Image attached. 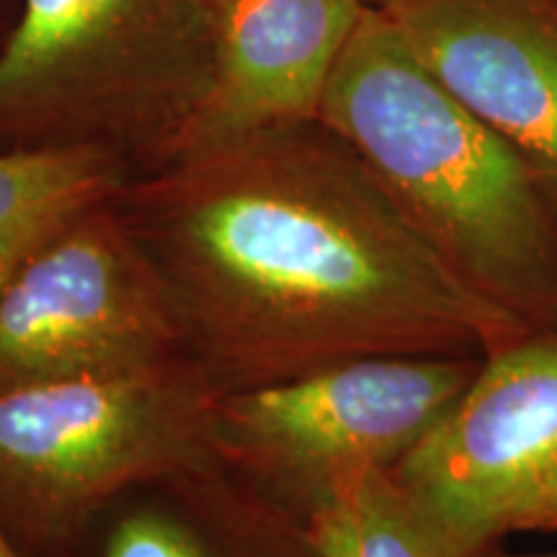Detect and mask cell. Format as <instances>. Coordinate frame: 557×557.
I'll list each match as a JSON object with an SVG mask.
<instances>
[{
  "mask_svg": "<svg viewBox=\"0 0 557 557\" xmlns=\"http://www.w3.org/2000/svg\"><path fill=\"white\" fill-rule=\"evenodd\" d=\"M389 472L480 555L527 534L557 496V333L483 357L468 389Z\"/></svg>",
  "mask_w": 557,
  "mask_h": 557,
  "instance_id": "obj_7",
  "label": "cell"
},
{
  "mask_svg": "<svg viewBox=\"0 0 557 557\" xmlns=\"http://www.w3.org/2000/svg\"><path fill=\"white\" fill-rule=\"evenodd\" d=\"M380 11L557 207V0H398Z\"/></svg>",
  "mask_w": 557,
  "mask_h": 557,
  "instance_id": "obj_8",
  "label": "cell"
},
{
  "mask_svg": "<svg viewBox=\"0 0 557 557\" xmlns=\"http://www.w3.org/2000/svg\"><path fill=\"white\" fill-rule=\"evenodd\" d=\"M369 3H372V5H374V9H387V5L398 3V0H369Z\"/></svg>",
  "mask_w": 557,
  "mask_h": 557,
  "instance_id": "obj_17",
  "label": "cell"
},
{
  "mask_svg": "<svg viewBox=\"0 0 557 557\" xmlns=\"http://www.w3.org/2000/svg\"><path fill=\"white\" fill-rule=\"evenodd\" d=\"M11 18H13V13H5V11H3V5H0V39H3L5 29H9Z\"/></svg>",
  "mask_w": 557,
  "mask_h": 557,
  "instance_id": "obj_16",
  "label": "cell"
},
{
  "mask_svg": "<svg viewBox=\"0 0 557 557\" xmlns=\"http://www.w3.org/2000/svg\"><path fill=\"white\" fill-rule=\"evenodd\" d=\"M487 557H557V547L555 549H508L506 545H500Z\"/></svg>",
  "mask_w": 557,
  "mask_h": 557,
  "instance_id": "obj_14",
  "label": "cell"
},
{
  "mask_svg": "<svg viewBox=\"0 0 557 557\" xmlns=\"http://www.w3.org/2000/svg\"><path fill=\"white\" fill-rule=\"evenodd\" d=\"M220 389L189 354L0 387V527L62 557L103 508L218 457Z\"/></svg>",
  "mask_w": 557,
  "mask_h": 557,
  "instance_id": "obj_4",
  "label": "cell"
},
{
  "mask_svg": "<svg viewBox=\"0 0 557 557\" xmlns=\"http://www.w3.org/2000/svg\"><path fill=\"white\" fill-rule=\"evenodd\" d=\"M472 354H385L220 398L218 457L310 517L344 480L393 470L475 380Z\"/></svg>",
  "mask_w": 557,
  "mask_h": 557,
  "instance_id": "obj_5",
  "label": "cell"
},
{
  "mask_svg": "<svg viewBox=\"0 0 557 557\" xmlns=\"http://www.w3.org/2000/svg\"><path fill=\"white\" fill-rule=\"evenodd\" d=\"M114 199L75 218L0 284V387L186 354L169 287Z\"/></svg>",
  "mask_w": 557,
  "mask_h": 557,
  "instance_id": "obj_6",
  "label": "cell"
},
{
  "mask_svg": "<svg viewBox=\"0 0 557 557\" xmlns=\"http://www.w3.org/2000/svg\"><path fill=\"white\" fill-rule=\"evenodd\" d=\"M534 532H557V496L540 508V513L529 521L527 534Z\"/></svg>",
  "mask_w": 557,
  "mask_h": 557,
  "instance_id": "obj_13",
  "label": "cell"
},
{
  "mask_svg": "<svg viewBox=\"0 0 557 557\" xmlns=\"http://www.w3.org/2000/svg\"><path fill=\"white\" fill-rule=\"evenodd\" d=\"M209 78L205 0H13L0 150L88 145L156 171L178 156Z\"/></svg>",
  "mask_w": 557,
  "mask_h": 557,
  "instance_id": "obj_3",
  "label": "cell"
},
{
  "mask_svg": "<svg viewBox=\"0 0 557 557\" xmlns=\"http://www.w3.org/2000/svg\"><path fill=\"white\" fill-rule=\"evenodd\" d=\"M62 557H325L295 513L220 457L135 487Z\"/></svg>",
  "mask_w": 557,
  "mask_h": 557,
  "instance_id": "obj_10",
  "label": "cell"
},
{
  "mask_svg": "<svg viewBox=\"0 0 557 557\" xmlns=\"http://www.w3.org/2000/svg\"><path fill=\"white\" fill-rule=\"evenodd\" d=\"M318 120L380 181L451 274L524 333H557V207L504 137L369 5Z\"/></svg>",
  "mask_w": 557,
  "mask_h": 557,
  "instance_id": "obj_2",
  "label": "cell"
},
{
  "mask_svg": "<svg viewBox=\"0 0 557 557\" xmlns=\"http://www.w3.org/2000/svg\"><path fill=\"white\" fill-rule=\"evenodd\" d=\"M0 557H24L16 549V545L9 540V534L3 532V527H0Z\"/></svg>",
  "mask_w": 557,
  "mask_h": 557,
  "instance_id": "obj_15",
  "label": "cell"
},
{
  "mask_svg": "<svg viewBox=\"0 0 557 557\" xmlns=\"http://www.w3.org/2000/svg\"><path fill=\"white\" fill-rule=\"evenodd\" d=\"M302 524L325 557H487L423 511L389 470L344 480Z\"/></svg>",
  "mask_w": 557,
  "mask_h": 557,
  "instance_id": "obj_12",
  "label": "cell"
},
{
  "mask_svg": "<svg viewBox=\"0 0 557 557\" xmlns=\"http://www.w3.org/2000/svg\"><path fill=\"white\" fill-rule=\"evenodd\" d=\"M135 176L116 152L88 145L0 150V284L34 250Z\"/></svg>",
  "mask_w": 557,
  "mask_h": 557,
  "instance_id": "obj_11",
  "label": "cell"
},
{
  "mask_svg": "<svg viewBox=\"0 0 557 557\" xmlns=\"http://www.w3.org/2000/svg\"><path fill=\"white\" fill-rule=\"evenodd\" d=\"M369 0H205L212 78L178 156L318 120ZM173 158V160H176Z\"/></svg>",
  "mask_w": 557,
  "mask_h": 557,
  "instance_id": "obj_9",
  "label": "cell"
},
{
  "mask_svg": "<svg viewBox=\"0 0 557 557\" xmlns=\"http://www.w3.org/2000/svg\"><path fill=\"white\" fill-rule=\"evenodd\" d=\"M114 205L220 395L385 354L487 357L532 336L451 274L320 120L135 173Z\"/></svg>",
  "mask_w": 557,
  "mask_h": 557,
  "instance_id": "obj_1",
  "label": "cell"
}]
</instances>
